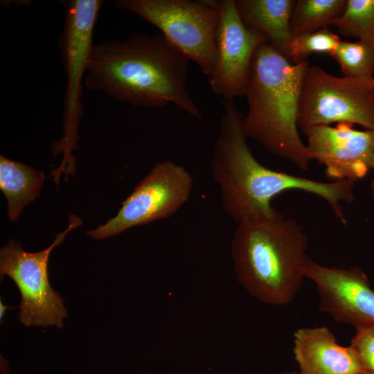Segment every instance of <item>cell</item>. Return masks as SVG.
<instances>
[{"instance_id":"cell-1","label":"cell","mask_w":374,"mask_h":374,"mask_svg":"<svg viewBox=\"0 0 374 374\" xmlns=\"http://www.w3.org/2000/svg\"><path fill=\"white\" fill-rule=\"evenodd\" d=\"M222 105L210 166L220 190L223 208L233 221L277 217L281 213L271 206L272 199L287 190H298L323 198L335 216L347 223L341 203L353 202L355 181L323 182L265 167L248 145L244 117L234 101L223 100Z\"/></svg>"},{"instance_id":"cell-2","label":"cell","mask_w":374,"mask_h":374,"mask_svg":"<svg viewBox=\"0 0 374 374\" xmlns=\"http://www.w3.org/2000/svg\"><path fill=\"white\" fill-rule=\"evenodd\" d=\"M189 61L162 33H132L93 45L84 84L120 102L152 108L174 104L202 119L188 90Z\"/></svg>"},{"instance_id":"cell-3","label":"cell","mask_w":374,"mask_h":374,"mask_svg":"<svg viewBox=\"0 0 374 374\" xmlns=\"http://www.w3.org/2000/svg\"><path fill=\"white\" fill-rule=\"evenodd\" d=\"M308 60L292 62L267 41L256 48L244 93L248 138L271 154L308 170L310 159L299 134L298 117Z\"/></svg>"},{"instance_id":"cell-4","label":"cell","mask_w":374,"mask_h":374,"mask_svg":"<svg viewBox=\"0 0 374 374\" xmlns=\"http://www.w3.org/2000/svg\"><path fill=\"white\" fill-rule=\"evenodd\" d=\"M302 227L282 214L237 223L232 242L234 271L241 285L269 305L290 303L299 292L308 258Z\"/></svg>"},{"instance_id":"cell-5","label":"cell","mask_w":374,"mask_h":374,"mask_svg":"<svg viewBox=\"0 0 374 374\" xmlns=\"http://www.w3.org/2000/svg\"><path fill=\"white\" fill-rule=\"evenodd\" d=\"M103 4L100 0H70L65 3L64 27L59 39L61 60L67 78L64 100V134L51 147L53 155L62 152L63 159L60 166L50 175L57 184L62 174L67 180L68 176L74 175L75 172V160L71 153L78 148V125L83 110L82 81L94 45L93 29Z\"/></svg>"},{"instance_id":"cell-6","label":"cell","mask_w":374,"mask_h":374,"mask_svg":"<svg viewBox=\"0 0 374 374\" xmlns=\"http://www.w3.org/2000/svg\"><path fill=\"white\" fill-rule=\"evenodd\" d=\"M114 5L148 21L209 77L217 62L219 1L118 0Z\"/></svg>"},{"instance_id":"cell-7","label":"cell","mask_w":374,"mask_h":374,"mask_svg":"<svg viewBox=\"0 0 374 374\" xmlns=\"http://www.w3.org/2000/svg\"><path fill=\"white\" fill-rule=\"evenodd\" d=\"M82 220L69 216L67 228L59 233L51 244L37 252H27L19 242L10 239L0 250V275L9 276L21 295L19 321L26 327L62 328L67 310L60 294L51 285L48 260L53 249L61 244L66 235L80 226Z\"/></svg>"},{"instance_id":"cell-8","label":"cell","mask_w":374,"mask_h":374,"mask_svg":"<svg viewBox=\"0 0 374 374\" xmlns=\"http://www.w3.org/2000/svg\"><path fill=\"white\" fill-rule=\"evenodd\" d=\"M374 78L332 75L317 66L305 73L299 128L304 132L333 123L357 124L374 132Z\"/></svg>"},{"instance_id":"cell-9","label":"cell","mask_w":374,"mask_h":374,"mask_svg":"<svg viewBox=\"0 0 374 374\" xmlns=\"http://www.w3.org/2000/svg\"><path fill=\"white\" fill-rule=\"evenodd\" d=\"M193 188V176L184 166L169 159L158 162L121 202L114 217L86 233L103 240L169 217L186 204Z\"/></svg>"},{"instance_id":"cell-10","label":"cell","mask_w":374,"mask_h":374,"mask_svg":"<svg viewBox=\"0 0 374 374\" xmlns=\"http://www.w3.org/2000/svg\"><path fill=\"white\" fill-rule=\"evenodd\" d=\"M265 41L262 34L244 24L235 0L219 1L217 62L208 77L213 91L224 100L244 96L253 56Z\"/></svg>"},{"instance_id":"cell-11","label":"cell","mask_w":374,"mask_h":374,"mask_svg":"<svg viewBox=\"0 0 374 374\" xmlns=\"http://www.w3.org/2000/svg\"><path fill=\"white\" fill-rule=\"evenodd\" d=\"M304 276L316 285L320 311L355 328L374 324V291L361 269L328 267L308 258Z\"/></svg>"},{"instance_id":"cell-12","label":"cell","mask_w":374,"mask_h":374,"mask_svg":"<svg viewBox=\"0 0 374 374\" xmlns=\"http://www.w3.org/2000/svg\"><path fill=\"white\" fill-rule=\"evenodd\" d=\"M309 159L325 166L329 178L355 181L371 169L374 132L359 131L346 123L313 126L304 132Z\"/></svg>"},{"instance_id":"cell-13","label":"cell","mask_w":374,"mask_h":374,"mask_svg":"<svg viewBox=\"0 0 374 374\" xmlns=\"http://www.w3.org/2000/svg\"><path fill=\"white\" fill-rule=\"evenodd\" d=\"M293 342L294 356L301 374L367 373L354 348L339 345L326 327L298 329Z\"/></svg>"},{"instance_id":"cell-14","label":"cell","mask_w":374,"mask_h":374,"mask_svg":"<svg viewBox=\"0 0 374 374\" xmlns=\"http://www.w3.org/2000/svg\"><path fill=\"white\" fill-rule=\"evenodd\" d=\"M235 1L244 24L262 34L267 42L289 59L290 46L293 37L290 31V18L296 1Z\"/></svg>"},{"instance_id":"cell-15","label":"cell","mask_w":374,"mask_h":374,"mask_svg":"<svg viewBox=\"0 0 374 374\" xmlns=\"http://www.w3.org/2000/svg\"><path fill=\"white\" fill-rule=\"evenodd\" d=\"M45 175L31 166L0 156V189L7 199L10 222L40 195Z\"/></svg>"},{"instance_id":"cell-16","label":"cell","mask_w":374,"mask_h":374,"mask_svg":"<svg viewBox=\"0 0 374 374\" xmlns=\"http://www.w3.org/2000/svg\"><path fill=\"white\" fill-rule=\"evenodd\" d=\"M346 0H298L290 18L292 37L328 28L343 13Z\"/></svg>"},{"instance_id":"cell-17","label":"cell","mask_w":374,"mask_h":374,"mask_svg":"<svg viewBox=\"0 0 374 374\" xmlns=\"http://www.w3.org/2000/svg\"><path fill=\"white\" fill-rule=\"evenodd\" d=\"M330 26L341 35L364 42L374 52V0H346L343 13Z\"/></svg>"},{"instance_id":"cell-18","label":"cell","mask_w":374,"mask_h":374,"mask_svg":"<svg viewBox=\"0 0 374 374\" xmlns=\"http://www.w3.org/2000/svg\"><path fill=\"white\" fill-rule=\"evenodd\" d=\"M331 57L339 64L344 76L374 78V52L364 42L341 41Z\"/></svg>"},{"instance_id":"cell-19","label":"cell","mask_w":374,"mask_h":374,"mask_svg":"<svg viewBox=\"0 0 374 374\" xmlns=\"http://www.w3.org/2000/svg\"><path fill=\"white\" fill-rule=\"evenodd\" d=\"M341 41L339 37L328 28L294 36L290 46L289 59L293 63H299L307 60L313 53L331 56Z\"/></svg>"},{"instance_id":"cell-20","label":"cell","mask_w":374,"mask_h":374,"mask_svg":"<svg viewBox=\"0 0 374 374\" xmlns=\"http://www.w3.org/2000/svg\"><path fill=\"white\" fill-rule=\"evenodd\" d=\"M351 346L358 354L367 373L374 374V324L355 328Z\"/></svg>"},{"instance_id":"cell-21","label":"cell","mask_w":374,"mask_h":374,"mask_svg":"<svg viewBox=\"0 0 374 374\" xmlns=\"http://www.w3.org/2000/svg\"><path fill=\"white\" fill-rule=\"evenodd\" d=\"M11 308H12L11 307L6 305L2 302L1 300L0 301V320H1V322H2V320H3V318H4L6 312L8 310L11 309Z\"/></svg>"},{"instance_id":"cell-22","label":"cell","mask_w":374,"mask_h":374,"mask_svg":"<svg viewBox=\"0 0 374 374\" xmlns=\"http://www.w3.org/2000/svg\"><path fill=\"white\" fill-rule=\"evenodd\" d=\"M371 168L374 171V156H373V163H372ZM371 195H372L373 197H374V177H373V181L371 182Z\"/></svg>"},{"instance_id":"cell-23","label":"cell","mask_w":374,"mask_h":374,"mask_svg":"<svg viewBox=\"0 0 374 374\" xmlns=\"http://www.w3.org/2000/svg\"><path fill=\"white\" fill-rule=\"evenodd\" d=\"M280 374H301L299 371H290L281 373Z\"/></svg>"},{"instance_id":"cell-24","label":"cell","mask_w":374,"mask_h":374,"mask_svg":"<svg viewBox=\"0 0 374 374\" xmlns=\"http://www.w3.org/2000/svg\"><path fill=\"white\" fill-rule=\"evenodd\" d=\"M365 374H371V373H365Z\"/></svg>"},{"instance_id":"cell-25","label":"cell","mask_w":374,"mask_h":374,"mask_svg":"<svg viewBox=\"0 0 374 374\" xmlns=\"http://www.w3.org/2000/svg\"><path fill=\"white\" fill-rule=\"evenodd\" d=\"M373 83H374V82H373Z\"/></svg>"}]
</instances>
